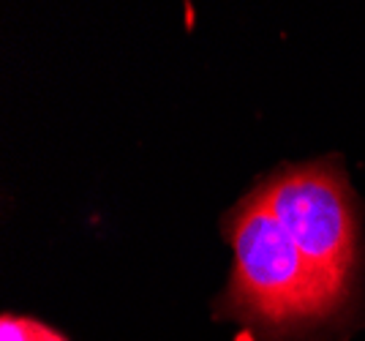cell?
<instances>
[{"label":"cell","instance_id":"1","mask_svg":"<svg viewBox=\"0 0 365 341\" xmlns=\"http://www.w3.org/2000/svg\"><path fill=\"white\" fill-rule=\"evenodd\" d=\"M235 263L215 317L257 327L264 341H297L346 311L349 292L305 257L287 230L251 197L224 216Z\"/></svg>","mask_w":365,"mask_h":341},{"label":"cell","instance_id":"2","mask_svg":"<svg viewBox=\"0 0 365 341\" xmlns=\"http://www.w3.org/2000/svg\"><path fill=\"white\" fill-rule=\"evenodd\" d=\"M245 197L264 208L327 279L351 292L363 260V208L338 156L281 164Z\"/></svg>","mask_w":365,"mask_h":341},{"label":"cell","instance_id":"3","mask_svg":"<svg viewBox=\"0 0 365 341\" xmlns=\"http://www.w3.org/2000/svg\"><path fill=\"white\" fill-rule=\"evenodd\" d=\"M0 341H68L58 327L46 325L36 317H22L6 311L0 317Z\"/></svg>","mask_w":365,"mask_h":341}]
</instances>
